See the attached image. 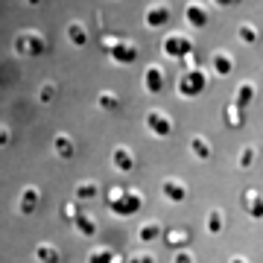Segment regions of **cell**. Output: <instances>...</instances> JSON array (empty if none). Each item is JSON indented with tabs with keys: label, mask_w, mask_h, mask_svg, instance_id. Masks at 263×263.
Here are the masks:
<instances>
[{
	"label": "cell",
	"mask_w": 263,
	"mask_h": 263,
	"mask_svg": "<svg viewBox=\"0 0 263 263\" xmlns=\"http://www.w3.org/2000/svg\"><path fill=\"white\" fill-rule=\"evenodd\" d=\"M202 88H205V76H202V70H187V73L181 76V82H179V91L184 97L199 94Z\"/></svg>",
	"instance_id": "cell-1"
},
{
	"label": "cell",
	"mask_w": 263,
	"mask_h": 263,
	"mask_svg": "<svg viewBox=\"0 0 263 263\" xmlns=\"http://www.w3.org/2000/svg\"><path fill=\"white\" fill-rule=\"evenodd\" d=\"M231 263H246L243 257H231Z\"/></svg>",
	"instance_id": "cell-22"
},
{
	"label": "cell",
	"mask_w": 263,
	"mask_h": 263,
	"mask_svg": "<svg viewBox=\"0 0 263 263\" xmlns=\"http://www.w3.org/2000/svg\"><path fill=\"white\" fill-rule=\"evenodd\" d=\"M190 50H193V44H190V38H184V35H170L167 41H164V53H167V56H187Z\"/></svg>",
	"instance_id": "cell-2"
},
{
	"label": "cell",
	"mask_w": 263,
	"mask_h": 263,
	"mask_svg": "<svg viewBox=\"0 0 263 263\" xmlns=\"http://www.w3.org/2000/svg\"><path fill=\"white\" fill-rule=\"evenodd\" d=\"M246 205H249V211H252L254 219H263V202H260V196H257L254 190L246 196Z\"/></svg>",
	"instance_id": "cell-11"
},
{
	"label": "cell",
	"mask_w": 263,
	"mask_h": 263,
	"mask_svg": "<svg viewBox=\"0 0 263 263\" xmlns=\"http://www.w3.org/2000/svg\"><path fill=\"white\" fill-rule=\"evenodd\" d=\"M108 257H111L108 252H105V254H94V260H91V263H111Z\"/></svg>",
	"instance_id": "cell-21"
},
{
	"label": "cell",
	"mask_w": 263,
	"mask_h": 263,
	"mask_svg": "<svg viewBox=\"0 0 263 263\" xmlns=\"http://www.w3.org/2000/svg\"><path fill=\"white\" fill-rule=\"evenodd\" d=\"M240 38H243V41H257V32H254L252 27H243L240 29Z\"/></svg>",
	"instance_id": "cell-17"
},
{
	"label": "cell",
	"mask_w": 263,
	"mask_h": 263,
	"mask_svg": "<svg viewBox=\"0 0 263 263\" xmlns=\"http://www.w3.org/2000/svg\"><path fill=\"white\" fill-rule=\"evenodd\" d=\"M252 158H254V152H252V149H246L243 155H240V167H249V164H252Z\"/></svg>",
	"instance_id": "cell-18"
},
{
	"label": "cell",
	"mask_w": 263,
	"mask_h": 263,
	"mask_svg": "<svg viewBox=\"0 0 263 263\" xmlns=\"http://www.w3.org/2000/svg\"><path fill=\"white\" fill-rule=\"evenodd\" d=\"M164 196H167L170 202H181V199L187 196V193H184V184H181V181L167 179V181H164Z\"/></svg>",
	"instance_id": "cell-7"
},
{
	"label": "cell",
	"mask_w": 263,
	"mask_h": 263,
	"mask_svg": "<svg viewBox=\"0 0 263 263\" xmlns=\"http://www.w3.org/2000/svg\"><path fill=\"white\" fill-rule=\"evenodd\" d=\"M167 243H170V246L187 243V231H170V234H167Z\"/></svg>",
	"instance_id": "cell-16"
},
{
	"label": "cell",
	"mask_w": 263,
	"mask_h": 263,
	"mask_svg": "<svg viewBox=\"0 0 263 263\" xmlns=\"http://www.w3.org/2000/svg\"><path fill=\"white\" fill-rule=\"evenodd\" d=\"M167 18H170L167 6H152L146 12V27H161V24H167Z\"/></svg>",
	"instance_id": "cell-8"
},
{
	"label": "cell",
	"mask_w": 263,
	"mask_h": 263,
	"mask_svg": "<svg viewBox=\"0 0 263 263\" xmlns=\"http://www.w3.org/2000/svg\"><path fill=\"white\" fill-rule=\"evenodd\" d=\"M141 205H143V199L138 196V193H126V196H123V202H117V205H114V211H117L120 216H129V214H138V211H141Z\"/></svg>",
	"instance_id": "cell-4"
},
{
	"label": "cell",
	"mask_w": 263,
	"mask_h": 263,
	"mask_svg": "<svg viewBox=\"0 0 263 263\" xmlns=\"http://www.w3.org/2000/svg\"><path fill=\"white\" fill-rule=\"evenodd\" d=\"M129 263H155V260H152L149 254H138V257H132Z\"/></svg>",
	"instance_id": "cell-19"
},
{
	"label": "cell",
	"mask_w": 263,
	"mask_h": 263,
	"mask_svg": "<svg viewBox=\"0 0 263 263\" xmlns=\"http://www.w3.org/2000/svg\"><path fill=\"white\" fill-rule=\"evenodd\" d=\"M143 82H146L149 91H161V88H164V70H161L158 65L146 67V79H143Z\"/></svg>",
	"instance_id": "cell-6"
},
{
	"label": "cell",
	"mask_w": 263,
	"mask_h": 263,
	"mask_svg": "<svg viewBox=\"0 0 263 263\" xmlns=\"http://www.w3.org/2000/svg\"><path fill=\"white\" fill-rule=\"evenodd\" d=\"M158 234H161V226H155V222H152V226H143V228H141V240H143V243H152V240H155Z\"/></svg>",
	"instance_id": "cell-13"
},
{
	"label": "cell",
	"mask_w": 263,
	"mask_h": 263,
	"mask_svg": "<svg viewBox=\"0 0 263 263\" xmlns=\"http://www.w3.org/2000/svg\"><path fill=\"white\" fill-rule=\"evenodd\" d=\"M146 126H149L155 135H161V138H167L170 132H173V123L164 117L161 111H152V114H146Z\"/></svg>",
	"instance_id": "cell-3"
},
{
	"label": "cell",
	"mask_w": 263,
	"mask_h": 263,
	"mask_svg": "<svg viewBox=\"0 0 263 263\" xmlns=\"http://www.w3.org/2000/svg\"><path fill=\"white\" fill-rule=\"evenodd\" d=\"M190 149L196 152L199 158H211V149H208V143L202 141V138H193V143H190Z\"/></svg>",
	"instance_id": "cell-14"
},
{
	"label": "cell",
	"mask_w": 263,
	"mask_h": 263,
	"mask_svg": "<svg viewBox=\"0 0 263 263\" xmlns=\"http://www.w3.org/2000/svg\"><path fill=\"white\" fill-rule=\"evenodd\" d=\"M184 18L190 21V27H205L208 24V12L202 9V6H196V3H190L187 9H184Z\"/></svg>",
	"instance_id": "cell-5"
},
{
	"label": "cell",
	"mask_w": 263,
	"mask_h": 263,
	"mask_svg": "<svg viewBox=\"0 0 263 263\" xmlns=\"http://www.w3.org/2000/svg\"><path fill=\"white\" fill-rule=\"evenodd\" d=\"M216 3H219V6H222V3H226V0H216Z\"/></svg>",
	"instance_id": "cell-23"
},
{
	"label": "cell",
	"mask_w": 263,
	"mask_h": 263,
	"mask_svg": "<svg viewBox=\"0 0 263 263\" xmlns=\"http://www.w3.org/2000/svg\"><path fill=\"white\" fill-rule=\"evenodd\" d=\"M214 73L216 76H228L231 73V59L222 56V53H216L214 56Z\"/></svg>",
	"instance_id": "cell-10"
},
{
	"label": "cell",
	"mask_w": 263,
	"mask_h": 263,
	"mask_svg": "<svg viewBox=\"0 0 263 263\" xmlns=\"http://www.w3.org/2000/svg\"><path fill=\"white\" fill-rule=\"evenodd\" d=\"M114 164H117L120 173H132V170H135V158H132V152H126V149L114 152Z\"/></svg>",
	"instance_id": "cell-9"
},
{
	"label": "cell",
	"mask_w": 263,
	"mask_h": 263,
	"mask_svg": "<svg viewBox=\"0 0 263 263\" xmlns=\"http://www.w3.org/2000/svg\"><path fill=\"white\" fill-rule=\"evenodd\" d=\"M252 91H254L252 85H240V88H237V103L246 105L249 100H252Z\"/></svg>",
	"instance_id": "cell-15"
},
{
	"label": "cell",
	"mask_w": 263,
	"mask_h": 263,
	"mask_svg": "<svg viewBox=\"0 0 263 263\" xmlns=\"http://www.w3.org/2000/svg\"><path fill=\"white\" fill-rule=\"evenodd\" d=\"M208 231L211 234H219L222 231V211H211L208 214Z\"/></svg>",
	"instance_id": "cell-12"
},
{
	"label": "cell",
	"mask_w": 263,
	"mask_h": 263,
	"mask_svg": "<svg viewBox=\"0 0 263 263\" xmlns=\"http://www.w3.org/2000/svg\"><path fill=\"white\" fill-rule=\"evenodd\" d=\"M176 263H193V257H190L187 252H179L176 254Z\"/></svg>",
	"instance_id": "cell-20"
}]
</instances>
